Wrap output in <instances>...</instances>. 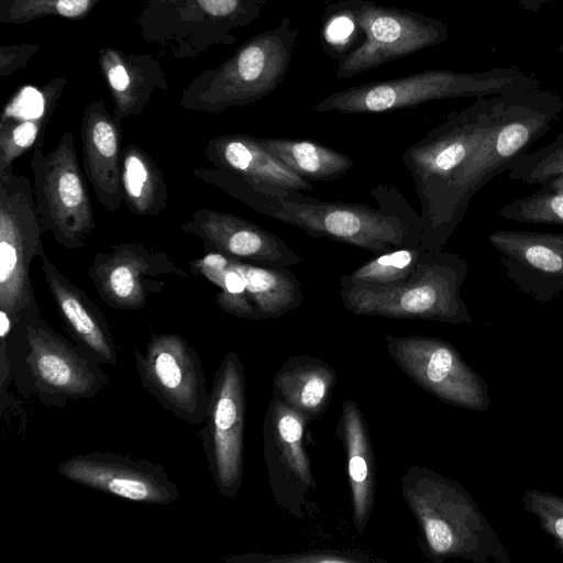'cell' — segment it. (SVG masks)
Listing matches in <instances>:
<instances>
[{"label": "cell", "instance_id": "obj_12", "mask_svg": "<svg viewBox=\"0 0 563 563\" xmlns=\"http://www.w3.org/2000/svg\"><path fill=\"white\" fill-rule=\"evenodd\" d=\"M360 15L365 40L339 64L336 77L340 79L409 56L449 38L445 23L420 12L362 0Z\"/></svg>", "mask_w": 563, "mask_h": 563}, {"label": "cell", "instance_id": "obj_22", "mask_svg": "<svg viewBox=\"0 0 563 563\" xmlns=\"http://www.w3.org/2000/svg\"><path fill=\"white\" fill-rule=\"evenodd\" d=\"M231 262L244 279L260 318H277L302 303L300 283L288 268L266 267L235 258Z\"/></svg>", "mask_w": 563, "mask_h": 563}, {"label": "cell", "instance_id": "obj_5", "mask_svg": "<svg viewBox=\"0 0 563 563\" xmlns=\"http://www.w3.org/2000/svg\"><path fill=\"white\" fill-rule=\"evenodd\" d=\"M467 269L466 258L441 249L431 252L399 285L367 288L340 284V297L347 310L361 316L472 322L461 295Z\"/></svg>", "mask_w": 563, "mask_h": 563}, {"label": "cell", "instance_id": "obj_33", "mask_svg": "<svg viewBox=\"0 0 563 563\" xmlns=\"http://www.w3.org/2000/svg\"><path fill=\"white\" fill-rule=\"evenodd\" d=\"M350 476L355 484H362L367 477V465L360 454L352 455L349 463Z\"/></svg>", "mask_w": 563, "mask_h": 563}, {"label": "cell", "instance_id": "obj_32", "mask_svg": "<svg viewBox=\"0 0 563 563\" xmlns=\"http://www.w3.org/2000/svg\"><path fill=\"white\" fill-rule=\"evenodd\" d=\"M278 429L282 438L288 443L298 442L302 434L300 422L290 415H285L280 418Z\"/></svg>", "mask_w": 563, "mask_h": 563}, {"label": "cell", "instance_id": "obj_28", "mask_svg": "<svg viewBox=\"0 0 563 563\" xmlns=\"http://www.w3.org/2000/svg\"><path fill=\"white\" fill-rule=\"evenodd\" d=\"M563 174V132L538 151L518 157L508 169V178L527 185L543 186Z\"/></svg>", "mask_w": 563, "mask_h": 563}, {"label": "cell", "instance_id": "obj_35", "mask_svg": "<svg viewBox=\"0 0 563 563\" xmlns=\"http://www.w3.org/2000/svg\"><path fill=\"white\" fill-rule=\"evenodd\" d=\"M542 187L563 192V174L554 177L553 179H551L549 183H547Z\"/></svg>", "mask_w": 563, "mask_h": 563}, {"label": "cell", "instance_id": "obj_17", "mask_svg": "<svg viewBox=\"0 0 563 563\" xmlns=\"http://www.w3.org/2000/svg\"><path fill=\"white\" fill-rule=\"evenodd\" d=\"M180 229L201 240L206 252L243 262L288 268L305 261L280 236L235 214L201 208Z\"/></svg>", "mask_w": 563, "mask_h": 563}, {"label": "cell", "instance_id": "obj_4", "mask_svg": "<svg viewBox=\"0 0 563 563\" xmlns=\"http://www.w3.org/2000/svg\"><path fill=\"white\" fill-rule=\"evenodd\" d=\"M532 73L516 67L477 73L449 69L371 81L333 92L311 107L313 112L379 113L451 98H479L540 89Z\"/></svg>", "mask_w": 563, "mask_h": 563}, {"label": "cell", "instance_id": "obj_16", "mask_svg": "<svg viewBox=\"0 0 563 563\" xmlns=\"http://www.w3.org/2000/svg\"><path fill=\"white\" fill-rule=\"evenodd\" d=\"M488 243L526 296L540 303L563 298V233L496 230Z\"/></svg>", "mask_w": 563, "mask_h": 563}, {"label": "cell", "instance_id": "obj_27", "mask_svg": "<svg viewBox=\"0 0 563 563\" xmlns=\"http://www.w3.org/2000/svg\"><path fill=\"white\" fill-rule=\"evenodd\" d=\"M499 218L532 224L563 225V192L542 187L497 210Z\"/></svg>", "mask_w": 563, "mask_h": 563}, {"label": "cell", "instance_id": "obj_3", "mask_svg": "<svg viewBox=\"0 0 563 563\" xmlns=\"http://www.w3.org/2000/svg\"><path fill=\"white\" fill-rule=\"evenodd\" d=\"M7 351L16 390L45 406L92 398L108 385L101 363L55 331L37 302L14 322Z\"/></svg>", "mask_w": 563, "mask_h": 563}, {"label": "cell", "instance_id": "obj_24", "mask_svg": "<svg viewBox=\"0 0 563 563\" xmlns=\"http://www.w3.org/2000/svg\"><path fill=\"white\" fill-rule=\"evenodd\" d=\"M195 276L205 278L218 288L216 302L220 309L239 318L260 319L245 287L244 279L233 267L231 258L218 252L189 262Z\"/></svg>", "mask_w": 563, "mask_h": 563}, {"label": "cell", "instance_id": "obj_23", "mask_svg": "<svg viewBox=\"0 0 563 563\" xmlns=\"http://www.w3.org/2000/svg\"><path fill=\"white\" fill-rule=\"evenodd\" d=\"M285 166L308 181H331L345 175L354 162L350 156L308 140L260 137Z\"/></svg>", "mask_w": 563, "mask_h": 563}, {"label": "cell", "instance_id": "obj_9", "mask_svg": "<svg viewBox=\"0 0 563 563\" xmlns=\"http://www.w3.org/2000/svg\"><path fill=\"white\" fill-rule=\"evenodd\" d=\"M43 228L27 177L0 176V310L16 321L36 303L31 264L46 255Z\"/></svg>", "mask_w": 563, "mask_h": 563}, {"label": "cell", "instance_id": "obj_1", "mask_svg": "<svg viewBox=\"0 0 563 563\" xmlns=\"http://www.w3.org/2000/svg\"><path fill=\"white\" fill-rule=\"evenodd\" d=\"M563 111V100L551 90L494 96L493 125L482 144L422 216L421 246L444 247L462 222L473 197L543 136Z\"/></svg>", "mask_w": 563, "mask_h": 563}, {"label": "cell", "instance_id": "obj_31", "mask_svg": "<svg viewBox=\"0 0 563 563\" xmlns=\"http://www.w3.org/2000/svg\"><path fill=\"white\" fill-rule=\"evenodd\" d=\"M92 0H57L55 11L65 18L81 16L90 8Z\"/></svg>", "mask_w": 563, "mask_h": 563}, {"label": "cell", "instance_id": "obj_30", "mask_svg": "<svg viewBox=\"0 0 563 563\" xmlns=\"http://www.w3.org/2000/svg\"><path fill=\"white\" fill-rule=\"evenodd\" d=\"M324 394V382L320 377L313 376L302 386L300 399L303 406L312 408L322 401Z\"/></svg>", "mask_w": 563, "mask_h": 563}, {"label": "cell", "instance_id": "obj_13", "mask_svg": "<svg viewBox=\"0 0 563 563\" xmlns=\"http://www.w3.org/2000/svg\"><path fill=\"white\" fill-rule=\"evenodd\" d=\"M87 275L101 300L112 309L140 310L159 294L165 278H189L170 256L141 242H121L97 252Z\"/></svg>", "mask_w": 563, "mask_h": 563}, {"label": "cell", "instance_id": "obj_7", "mask_svg": "<svg viewBox=\"0 0 563 563\" xmlns=\"http://www.w3.org/2000/svg\"><path fill=\"white\" fill-rule=\"evenodd\" d=\"M34 199L44 233L67 250L85 245L96 227L90 194L77 158L74 134H62L53 151L32 152Z\"/></svg>", "mask_w": 563, "mask_h": 563}, {"label": "cell", "instance_id": "obj_20", "mask_svg": "<svg viewBox=\"0 0 563 563\" xmlns=\"http://www.w3.org/2000/svg\"><path fill=\"white\" fill-rule=\"evenodd\" d=\"M399 340L422 356V380L432 391L456 406L476 411L488 409L486 383L451 344L427 338Z\"/></svg>", "mask_w": 563, "mask_h": 563}, {"label": "cell", "instance_id": "obj_11", "mask_svg": "<svg viewBox=\"0 0 563 563\" xmlns=\"http://www.w3.org/2000/svg\"><path fill=\"white\" fill-rule=\"evenodd\" d=\"M205 427L200 430L209 472L219 493L233 497L242 477L244 385L239 358L229 353L218 367Z\"/></svg>", "mask_w": 563, "mask_h": 563}, {"label": "cell", "instance_id": "obj_21", "mask_svg": "<svg viewBox=\"0 0 563 563\" xmlns=\"http://www.w3.org/2000/svg\"><path fill=\"white\" fill-rule=\"evenodd\" d=\"M121 186L124 202L135 216L157 217L167 208L168 190L161 167L133 143L122 150Z\"/></svg>", "mask_w": 563, "mask_h": 563}, {"label": "cell", "instance_id": "obj_14", "mask_svg": "<svg viewBox=\"0 0 563 563\" xmlns=\"http://www.w3.org/2000/svg\"><path fill=\"white\" fill-rule=\"evenodd\" d=\"M205 155L209 165L194 168L192 174L218 189L224 185H242L271 196L313 189L310 181L285 166L257 136H216L207 143Z\"/></svg>", "mask_w": 563, "mask_h": 563}, {"label": "cell", "instance_id": "obj_6", "mask_svg": "<svg viewBox=\"0 0 563 563\" xmlns=\"http://www.w3.org/2000/svg\"><path fill=\"white\" fill-rule=\"evenodd\" d=\"M285 16L273 29L244 43L207 86L184 96L191 110L220 112L263 99L284 81L297 40V30Z\"/></svg>", "mask_w": 563, "mask_h": 563}, {"label": "cell", "instance_id": "obj_36", "mask_svg": "<svg viewBox=\"0 0 563 563\" xmlns=\"http://www.w3.org/2000/svg\"><path fill=\"white\" fill-rule=\"evenodd\" d=\"M558 52L560 54H563V43H561L560 46L558 47Z\"/></svg>", "mask_w": 563, "mask_h": 563}, {"label": "cell", "instance_id": "obj_8", "mask_svg": "<svg viewBox=\"0 0 563 563\" xmlns=\"http://www.w3.org/2000/svg\"><path fill=\"white\" fill-rule=\"evenodd\" d=\"M494 96L450 113L402 154L421 206V217L462 169L493 125Z\"/></svg>", "mask_w": 563, "mask_h": 563}, {"label": "cell", "instance_id": "obj_18", "mask_svg": "<svg viewBox=\"0 0 563 563\" xmlns=\"http://www.w3.org/2000/svg\"><path fill=\"white\" fill-rule=\"evenodd\" d=\"M41 260L47 288L66 330L79 346L99 363L115 365L117 346L101 310L86 291L71 283L48 258Z\"/></svg>", "mask_w": 563, "mask_h": 563}, {"label": "cell", "instance_id": "obj_15", "mask_svg": "<svg viewBox=\"0 0 563 563\" xmlns=\"http://www.w3.org/2000/svg\"><path fill=\"white\" fill-rule=\"evenodd\" d=\"M57 471L74 483L135 503L169 505L179 497L165 467L146 459L90 451L68 457Z\"/></svg>", "mask_w": 563, "mask_h": 563}, {"label": "cell", "instance_id": "obj_34", "mask_svg": "<svg viewBox=\"0 0 563 563\" xmlns=\"http://www.w3.org/2000/svg\"><path fill=\"white\" fill-rule=\"evenodd\" d=\"M516 2L522 10L537 13L548 4L550 0H516Z\"/></svg>", "mask_w": 563, "mask_h": 563}, {"label": "cell", "instance_id": "obj_10", "mask_svg": "<svg viewBox=\"0 0 563 563\" xmlns=\"http://www.w3.org/2000/svg\"><path fill=\"white\" fill-rule=\"evenodd\" d=\"M134 361L143 388L166 411L189 424L205 421L211 394L201 358L183 336L155 333Z\"/></svg>", "mask_w": 563, "mask_h": 563}, {"label": "cell", "instance_id": "obj_26", "mask_svg": "<svg viewBox=\"0 0 563 563\" xmlns=\"http://www.w3.org/2000/svg\"><path fill=\"white\" fill-rule=\"evenodd\" d=\"M362 0L327 2L320 29L325 55L339 64L358 48L365 40L360 9Z\"/></svg>", "mask_w": 563, "mask_h": 563}, {"label": "cell", "instance_id": "obj_19", "mask_svg": "<svg viewBox=\"0 0 563 563\" xmlns=\"http://www.w3.org/2000/svg\"><path fill=\"white\" fill-rule=\"evenodd\" d=\"M84 174L100 205L118 210L123 199L121 186L120 126L101 101L85 111L80 128Z\"/></svg>", "mask_w": 563, "mask_h": 563}, {"label": "cell", "instance_id": "obj_25", "mask_svg": "<svg viewBox=\"0 0 563 563\" xmlns=\"http://www.w3.org/2000/svg\"><path fill=\"white\" fill-rule=\"evenodd\" d=\"M430 253L421 245L384 252L341 276L339 283L367 288L394 287L410 278Z\"/></svg>", "mask_w": 563, "mask_h": 563}, {"label": "cell", "instance_id": "obj_29", "mask_svg": "<svg viewBox=\"0 0 563 563\" xmlns=\"http://www.w3.org/2000/svg\"><path fill=\"white\" fill-rule=\"evenodd\" d=\"M522 505L526 511L537 517L542 531L563 554V496L528 489L522 495Z\"/></svg>", "mask_w": 563, "mask_h": 563}, {"label": "cell", "instance_id": "obj_2", "mask_svg": "<svg viewBox=\"0 0 563 563\" xmlns=\"http://www.w3.org/2000/svg\"><path fill=\"white\" fill-rule=\"evenodd\" d=\"M219 189L247 208L312 238H328L373 253L421 245L422 218L395 186L380 184L372 189L378 208L322 201L301 192L271 196L242 185H224Z\"/></svg>", "mask_w": 563, "mask_h": 563}]
</instances>
